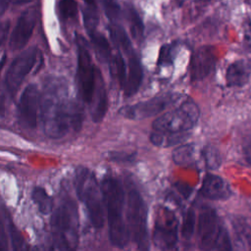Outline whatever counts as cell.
<instances>
[{
  "label": "cell",
  "instance_id": "8fae6325",
  "mask_svg": "<svg viewBox=\"0 0 251 251\" xmlns=\"http://www.w3.org/2000/svg\"><path fill=\"white\" fill-rule=\"evenodd\" d=\"M180 98L178 93H164L149 100L122 107L119 113L126 119L142 120L156 116Z\"/></svg>",
  "mask_w": 251,
  "mask_h": 251
},
{
  "label": "cell",
  "instance_id": "ba28073f",
  "mask_svg": "<svg viewBox=\"0 0 251 251\" xmlns=\"http://www.w3.org/2000/svg\"><path fill=\"white\" fill-rule=\"evenodd\" d=\"M75 42L77 50V66L75 75L77 90L83 103L90 105L100 70L97 69L92 62L88 44L85 39L80 35H76Z\"/></svg>",
  "mask_w": 251,
  "mask_h": 251
},
{
  "label": "cell",
  "instance_id": "ffe728a7",
  "mask_svg": "<svg viewBox=\"0 0 251 251\" xmlns=\"http://www.w3.org/2000/svg\"><path fill=\"white\" fill-rule=\"evenodd\" d=\"M88 35L97 57L104 62L111 61V48L107 38L97 30L89 33Z\"/></svg>",
  "mask_w": 251,
  "mask_h": 251
},
{
  "label": "cell",
  "instance_id": "7c38bea8",
  "mask_svg": "<svg viewBox=\"0 0 251 251\" xmlns=\"http://www.w3.org/2000/svg\"><path fill=\"white\" fill-rule=\"evenodd\" d=\"M40 98L41 94L34 83L27 85L21 94L18 105V117L19 123L24 128L33 129L36 127Z\"/></svg>",
  "mask_w": 251,
  "mask_h": 251
},
{
  "label": "cell",
  "instance_id": "4dcf8cb0",
  "mask_svg": "<svg viewBox=\"0 0 251 251\" xmlns=\"http://www.w3.org/2000/svg\"><path fill=\"white\" fill-rule=\"evenodd\" d=\"M102 7L104 9L105 15L113 23L116 24L121 16V7L115 0H101Z\"/></svg>",
  "mask_w": 251,
  "mask_h": 251
},
{
  "label": "cell",
  "instance_id": "603a6c76",
  "mask_svg": "<svg viewBox=\"0 0 251 251\" xmlns=\"http://www.w3.org/2000/svg\"><path fill=\"white\" fill-rule=\"evenodd\" d=\"M172 157L176 165H189L195 161L196 146L194 144H183L173 151Z\"/></svg>",
  "mask_w": 251,
  "mask_h": 251
},
{
  "label": "cell",
  "instance_id": "7a4b0ae2",
  "mask_svg": "<svg viewBox=\"0 0 251 251\" xmlns=\"http://www.w3.org/2000/svg\"><path fill=\"white\" fill-rule=\"evenodd\" d=\"M101 186L111 243L118 248H124L130 237L127 224L124 218L125 190L120 180L112 176H105Z\"/></svg>",
  "mask_w": 251,
  "mask_h": 251
},
{
  "label": "cell",
  "instance_id": "d4e9b609",
  "mask_svg": "<svg viewBox=\"0 0 251 251\" xmlns=\"http://www.w3.org/2000/svg\"><path fill=\"white\" fill-rule=\"evenodd\" d=\"M109 30H110V34H111V37L114 40V42L120 48H122V50L126 54L133 50L127 33L121 25H119L117 23L116 24L112 23V25L109 26Z\"/></svg>",
  "mask_w": 251,
  "mask_h": 251
},
{
  "label": "cell",
  "instance_id": "484cf974",
  "mask_svg": "<svg viewBox=\"0 0 251 251\" xmlns=\"http://www.w3.org/2000/svg\"><path fill=\"white\" fill-rule=\"evenodd\" d=\"M113 67L112 70L115 69V75L120 83L121 88H124L126 79V63L120 51H118L115 56L112 58Z\"/></svg>",
  "mask_w": 251,
  "mask_h": 251
},
{
  "label": "cell",
  "instance_id": "277c9868",
  "mask_svg": "<svg viewBox=\"0 0 251 251\" xmlns=\"http://www.w3.org/2000/svg\"><path fill=\"white\" fill-rule=\"evenodd\" d=\"M75 186L78 199L85 206L91 225L96 229L102 228L105 223L104 195L93 172L82 166L77 167Z\"/></svg>",
  "mask_w": 251,
  "mask_h": 251
},
{
  "label": "cell",
  "instance_id": "836d02e7",
  "mask_svg": "<svg viewBox=\"0 0 251 251\" xmlns=\"http://www.w3.org/2000/svg\"><path fill=\"white\" fill-rule=\"evenodd\" d=\"M108 157L110 160L114 162L126 163V162H131L135 157V153H125L120 151H113L109 153Z\"/></svg>",
  "mask_w": 251,
  "mask_h": 251
},
{
  "label": "cell",
  "instance_id": "8d00e7d4",
  "mask_svg": "<svg viewBox=\"0 0 251 251\" xmlns=\"http://www.w3.org/2000/svg\"><path fill=\"white\" fill-rule=\"evenodd\" d=\"M243 155L245 161L251 166V141L246 143L243 147Z\"/></svg>",
  "mask_w": 251,
  "mask_h": 251
},
{
  "label": "cell",
  "instance_id": "30bf717a",
  "mask_svg": "<svg viewBox=\"0 0 251 251\" xmlns=\"http://www.w3.org/2000/svg\"><path fill=\"white\" fill-rule=\"evenodd\" d=\"M178 221L170 209L162 207L156 215L153 242L156 247L163 250H171L176 248L178 239Z\"/></svg>",
  "mask_w": 251,
  "mask_h": 251
},
{
  "label": "cell",
  "instance_id": "9c48e42d",
  "mask_svg": "<svg viewBox=\"0 0 251 251\" xmlns=\"http://www.w3.org/2000/svg\"><path fill=\"white\" fill-rule=\"evenodd\" d=\"M39 53L36 47H30L16 57L5 75V88L13 98L18 92L25 76L34 68Z\"/></svg>",
  "mask_w": 251,
  "mask_h": 251
},
{
  "label": "cell",
  "instance_id": "ac0fdd59",
  "mask_svg": "<svg viewBox=\"0 0 251 251\" xmlns=\"http://www.w3.org/2000/svg\"><path fill=\"white\" fill-rule=\"evenodd\" d=\"M251 63L245 60H238L231 63L226 72V81L230 87L243 86L250 78Z\"/></svg>",
  "mask_w": 251,
  "mask_h": 251
},
{
  "label": "cell",
  "instance_id": "ab89813d",
  "mask_svg": "<svg viewBox=\"0 0 251 251\" xmlns=\"http://www.w3.org/2000/svg\"><path fill=\"white\" fill-rule=\"evenodd\" d=\"M6 60H7V56H6V54H4L0 59V75H1V73H2V70H3V67L6 63Z\"/></svg>",
  "mask_w": 251,
  "mask_h": 251
},
{
  "label": "cell",
  "instance_id": "2e32d148",
  "mask_svg": "<svg viewBox=\"0 0 251 251\" xmlns=\"http://www.w3.org/2000/svg\"><path fill=\"white\" fill-rule=\"evenodd\" d=\"M200 193L211 200H226L230 197L231 189L223 177L209 174L202 181Z\"/></svg>",
  "mask_w": 251,
  "mask_h": 251
},
{
  "label": "cell",
  "instance_id": "e575fe53",
  "mask_svg": "<svg viewBox=\"0 0 251 251\" xmlns=\"http://www.w3.org/2000/svg\"><path fill=\"white\" fill-rule=\"evenodd\" d=\"M9 29H10V22L9 21H4V22L0 23V47L6 40L7 35L9 33Z\"/></svg>",
  "mask_w": 251,
  "mask_h": 251
},
{
  "label": "cell",
  "instance_id": "d6986e66",
  "mask_svg": "<svg viewBox=\"0 0 251 251\" xmlns=\"http://www.w3.org/2000/svg\"><path fill=\"white\" fill-rule=\"evenodd\" d=\"M188 131L186 132H159L152 131L150 134V141L158 147H170L180 143L188 138Z\"/></svg>",
  "mask_w": 251,
  "mask_h": 251
},
{
  "label": "cell",
  "instance_id": "4316f807",
  "mask_svg": "<svg viewBox=\"0 0 251 251\" xmlns=\"http://www.w3.org/2000/svg\"><path fill=\"white\" fill-rule=\"evenodd\" d=\"M195 227H196V214L193 209H189L186 212L181 224L180 234L182 238H184L185 240H189L195 232Z\"/></svg>",
  "mask_w": 251,
  "mask_h": 251
},
{
  "label": "cell",
  "instance_id": "e0dca14e",
  "mask_svg": "<svg viewBox=\"0 0 251 251\" xmlns=\"http://www.w3.org/2000/svg\"><path fill=\"white\" fill-rule=\"evenodd\" d=\"M89 106H91V117L93 122L95 123L101 122L107 113L108 98H107L105 82L100 72L98 74L93 98Z\"/></svg>",
  "mask_w": 251,
  "mask_h": 251
},
{
  "label": "cell",
  "instance_id": "cb8c5ba5",
  "mask_svg": "<svg viewBox=\"0 0 251 251\" xmlns=\"http://www.w3.org/2000/svg\"><path fill=\"white\" fill-rule=\"evenodd\" d=\"M126 18L129 24L130 33L136 41H141L144 33V25L142 20L136 10L131 6H126Z\"/></svg>",
  "mask_w": 251,
  "mask_h": 251
},
{
  "label": "cell",
  "instance_id": "f546056e",
  "mask_svg": "<svg viewBox=\"0 0 251 251\" xmlns=\"http://www.w3.org/2000/svg\"><path fill=\"white\" fill-rule=\"evenodd\" d=\"M59 12L64 20L75 19L77 16V3L75 0H61L59 2Z\"/></svg>",
  "mask_w": 251,
  "mask_h": 251
},
{
  "label": "cell",
  "instance_id": "5bb4252c",
  "mask_svg": "<svg viewBox=\"0 0 251 251\" xmlns=\"http://www.w3.org/2000/svg\"><path fill=\"white\" fill-rule=\"evenodd\" d=\"M35 23L36 15L33 8L26 9L20 15L10 36L9 47L11 50L18 51L26 45L33 32Z\"/></svg>",
  "mask_w": 251,
  "mask_h": 251
},
{
  "label": "cell",
  "instance_id": "d590c367",
  "mask_svg": "<svg viewBox=\"0 0 251 251\" xmlns=\"http://www.w3.org/2000/svg\"><path fill=\"white\" fill-rule=\"evenodd\" d=\"M8 249V238L4 229L3 221L0 218V250Z\"/></svg>",
  "mask_w": 251,
  "mask_h": 251
},
{
  "label": "cell",
  "instance_id": "52a82bcc",
  "mask_svg": "<svg viewBox=\"0 0 251 251\" xmlns=\"http://www.w3.org/2000/svg\"><path fill=\"white\" fill-rule=\"evenodd\" d=\"M200 111L197 104L190 98L184 100L178 107L168 111L153 122L154 131L186 132L197 124Z\"/></svg>",
  "mask_w": 251,
  "mask_h": 251
},
{
  "label": "cell",
  "instance_id": "f1b7e54d",
  "mask_svg": "<svg viewBox=\"0 0 251 251\" xmlns=\"http://www.w3.org/2000/svg\"><path fill=\"white\" fill-rule=\"evenodd\" d=\"M203 158L205 165L210 170H217L222 165V157L220 151L212 146L208 145L203 149Z\"/></svg>",
  "mask_w": 251,
  "mask_h": 251
},
{
  "label": "cell",
  "instance_id": "83f0119b",
  "mask_svg": "<svg viewBox=\"0 0 251 251\" xmlns=\"http://www.w3.org/2000/svg\"><path fill=\"white\" fill-rule=\"evenodd\" d=\"M98 8H93L86 6L82 10V18L84 27L87 31V34L97 30V26L99 24V15L97 12Z\"/></svg>",
  "mask_w": 251,
  "mask_h": 251
},
{
  "label": "cell",
  "instance_id": "5b68a950",
  "mask_svg": "<svg viewBox=\"0 0 251 251\" xmlns=\"http://www.w3.org/2000/svg\"><path fill=\"white\" fill-rule=\"evenodd\" d=\"M126 220L129 236L139 250L149 249L147 206L139 190L130 179L126 181Z\"/></svg>",
  "mask_w": 251,
  "mask_h": 251
},
{
  "label": "cell",
  "instance_id": "f35d334b",
  "mask_svg": "<svg viewBox=\"0 0 251 251\" xmlns=\"http://www.w3.org/2000/svg\"><path fill=\"white\" fill-rule=\"evenodd\" d=\"M86 6H89V7H93V8H97V3L95 0H82Z\"/></svg>",
  "mask_w": 251,
  "mask_h": 251
},
{
  "label": "cell",
  "instance_id": "8992f818",
  "mask_svg": "<svg viewBox=\"0 0 251 251\" xmlns=\"http://www.w3.org/2000/svg\"><path fill=\"white\" fill-rule=\"evenodd\" d=\"M199 246L203 250L232 249L228 232L222 224L217 212L210 206L201 208L197 224Z\"/></svg>",
  "mask_w": 251,
  "mask_h": 251
},
{
  "label": "cell",
  "instance_id": "9a60e30c",
  "mask_svg": "<svg viewBox=\"0 0 251 251\" xmlns=\"http://www.w3.org/2000/svg\"><path fill=\"white\" fill-rule=\"evenodd\" d=\"M126 79L123 89L126 97H131L138 91L141 85L143 78V70L140 59L134 52V50L126 53Z\"/></svg>",
  "mask_w": 251,
  "mask_h": 251
},
{
  "label": "cell",
  "instance_id": "d6a6232c",
  "mask_svg": "<svg viewBox=\"0 0 251 251\" xmlns=\"http://www.w3.org/2000/svg\"><path fill=\"white\" fill-rule=\"evenodd\" d=\"M175 50H176V44L175 43L163 45L160 49V52H159L158 65L163 66V67L172 65L173 61H174Z\"/></svg>",
  "mask_w": 251,
  "mask_h": 251
},
{
  "label": "cell",
  "instance_id": "44dd1931",
  "mask_svg": "<svg viewBox=\"0 0 251 251\" xmlns=\"http://www.w3.org/2000/svg\"><path fill=\"white\" fill-rule=\"evenodd\" d=\"M31 198L40 213L47 215L52 212L53 198L48 194L44 187L35 186L32 190Z\"/></svg>",
  "mask_w": 251,
  "mask_h": 251
},
{
  "label": "cell",
  "instance_id": "74e56055",
  "mask_svg": "<svg viewBox=\"0 0 251 251\" xmlns=\"http://www.w3.org/2000/svg\"><path fill=\"white\" fill-rule=\"evenodd\" d=\"M12 1L13 0H0V18L4 15Z\"/></svg>",
  "mask_w": 251,
  "mask_h": 251
},
{
  "label": "cell",
  "instance_id": "1f68e13d",
  "mask_svg": "<svg viewBox=\"0 0 251 251\" xmlns=\"http://www.w3.org/2000/svg\"><path fill=\"white\" fill-rule=\"evenodd\" d=\"M7 222H8V229H9V233L11 236L13 249H15V250L25 249L26 245L25 243L24 237L21 234L20 230L17 228V226L14 225V223L12 222V220L10 218H8Z\"/></svg>",
  "mask_w": 251,
  "mask_h": 251
},
{
  "label": "cell",
  "instance_id": "7402d4cb",
  "mask_svg": "<svg viewBox=\"0 0 251 251\" xmlns=\"http://www.w3.org/2000/svg\"><path fill=\"white\" fill-rule=\"evenodd\" d=\"M232 227L236 242L241 244V248H251V226L244 221L234 219L232 221Z\"/></svg>",
  "mask_w": 251,
  "mask_h": 251
},
{
  "label": "cell",
  "instance_id": "6da1fadb",
  "mask_svg": "<svg viewBox=\"0 0 251 251\" xmlns=\"http://www.w3.org/2000/svg\"><path fill=\"white\" fill-rule=\"evenodd\" d=\"M40 108L43 129L48 137L57 139L71 130H80L83 110L78 102L69 97L65 79L50 77L46 80L40 98Z\"/></svg>",
  "mask_w": 251,
  "mask_h": 251
},
{
  "label": "cell",
  "instance_id": "4fadbf2b",
  "mask_svg": "<svg viewBox=\"0 0 251 251\" xmlns=\"http://www.w3.org/2000/svg\"><path fill=\"white\" fill-rule=\"evenodd\" d=\"M216 62L217 56L213 46L204 45L199 47L190 60V79L192 81H200L206 78L214 71Z\"/></svg>",
  "mask_w": 251,
  "mask_h": 251
},
{
  "label": "cell",
  "instance_id": "60d3db41",
  "mask_svg": "<svg viewBox=\"0 0 251 251\" xmlns=\"http://www.w3.org/2000/svg\"><path fill=\"white\" fill-rule=\"evenodd\" d=\"M31 0H13V2L15 4H24V3H28L30 2Z\"/></svg>",
  "mask_w": 251,
  "mask_h": 251
},
{
  "label": "cell",
  "instance_id": "3957f363",
  "mask_svg": "<svg viewBox=\"0 0 251 251\" xmlns=\"http://www.w3.org/2000/svg\"><path fill=\"white\" fill-rule=\"evenodd\" d=\"M51 235L54 248L74 250L78 245L79 218L75 201L65 195L51 217Z\"/></svg>",
  "mask_w": 251,
  "mask_h": 251
}]
</instances>
